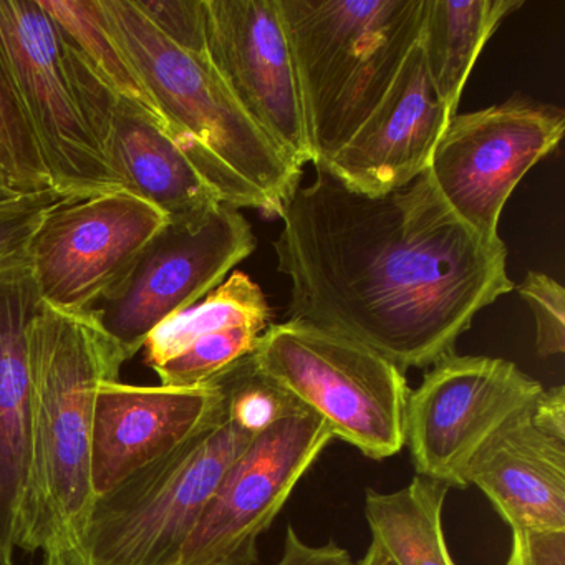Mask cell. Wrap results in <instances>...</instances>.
I'll return each mask as SVG.
<instances>
[{
  "label": "cell",
  "mask_w": 565,
  "mask_h": 565,
  "mask_svg": "<svg viewBox=\"0 0 565 565\" xmlns=\"http://www.w3.org/2000/svg\"><path fill=\"white\" fill-rule=\"evenodd\" d=\"M0 177L12 193L52 190L34 131L25 117L21 98L8 65L0 55Z\"/></svg>",
  "instance_id": "obj_23"
},
{
  "label": "cell",
  "mask_w": 565,
  "mask_h": 565,
  "mask_svg": "<svg viewBox=\"0 0 565 565\" xmlns=\"http://www.w3.org/2000/svg\"><path fill=\"white\" fill-rule=\"evenodd\" d=\"M226 395L227 416L250 435H259L299 403L260 375L250 356L216 379Z\"/></svg>",
  "instance_id": "obj_25"
},
{
  "label": "cell",
  "mask_w": 565,
  "mask_h": 565,
  "mask_svg": "<svg viewBox=\"0 0 565 565\" xmlns=\"http://www.w3.org/2000/svg\"><path fill=\"white\" fill-rule=\"evenodd\" d=\"M0 55L34 131L52 190L64 198L120 191L85 120L74 52L39 0H0Z\"/></svg>",
  "instance_id": "obj_7"
},
{
  "label": "cell",
  "mask_w": 565,
  "mask_h": 565,
  "mask_svg": "<svg viewBox=\"0 0 565 565\" xmlns=\"http://www.w3.org/2000/svg\"><path fill=\"white\" fill-rule=\"evenodd\" d=\"M564 131V108L518 94L492 107L456 114L428 173L452 214L495 243L509 198L539 161L557 150Z\"/></svg>",
  "instance_id": "obj_9"
},
{
  "label": "cell",
  "mask_w": 565,
  "mask_h": 565,
  "mask_svg": "<svg viewBox=\"0 0 565 565\" xmlns=\"http://www.w3.org/2000/svg\"><path fill=\"white\" fill-rule=\"evenodd\" d=\"M64 196L54 190L0 201V274L25 267L29 247L49 210Z\"/></svg>",
  "instance_id": "obj_26"
},
{
  "label": "cell",
  "mask_w": 565,
  "mask_h": 565,
  "mask_svg": "<svg viewBox=\"0 0 565 565\" xmlns=\"http://www.w3.org/2000/svg\"><path fill=\"white\" fill-rule=\"evenodd\" d=\"M207 58L250 120L297 167L313 163L279 0H204Z\"/></svg>",
  "instance_id": "obj_13"
},
{
  "label": "cell",
  "mask_w": 565,
  "mask_h": 565,
  "mask_svg": "<svg viewBox=\"0 0 565 565\" xmlns=\"http://www.w3.org/2000/svg\"><path fill=\"white\" fill-rule=\"evenodd\" d=\"M14 196H18V194L12 193V191L9 190L8 184H6V181L0 177V201L9 200V198Z\"/></svg>",
  "instance_id": "obj_33"
},
{
  "label": "cell",
  "mask_w": 565,
  "mask_h": 565,
  "mask_svg": "<svg viewBox=\"0 0 565 565\" xmlns=\"http://www.w3.org/2000/svg\"><path fill=\"white\" fill-rule=\"evenodd\" d=\"M167 217L125 193L64 198L47 211L29 247V269L42 302L90 312L117 289Z\"/></svg>",
  "instance_id": "obj_12"
},
{
  "label": "cell",
  "mask_w": 565,
  "mask_h": 565,
  "mask_svg": "<svg viewBox=\"0 0 565 565\" xmlns=\"http://www.w3.org/2000/svg\"><path fill=\"white\" fill-rule=\"evenodd\" d=\"M270 320L273 309L266 294L246 273L234 270L213 292L164 320L148 335L145 363L151 370L158 369L200 337L239 326L266 330Z\"/></svg>",
  "instance_id": "obj_21"
},
{
  "label": "cell",
  "mask_w": 565,
  "mask_h": 565,
  "mask_svg": "<svg viewBox=\"0 0 565 565\" xmlns=\"http://www.w3.org/2000/svg\"><path fill=\"white\" fill-rule=\"evenodd\" d=\"M274 565H312L302 554L296 551H284L279 561Z\"/></svg>",
  "instance_id": "obj_32"
},
{
  "label": "cell",
  "mask_w": 565,
  "mask_h": 565,
  "mask_svg": "<svg viewBox=\"0 0 565 565\" xmlns=\"http://www.w3.org/2000/svg\"><path fill=\"white\" fill-rule=\"evenodd\" d=\"M355 565H396V562L375 542H370L365 555Z\"/></svg>",
  "instance_id": "obj_31"
},
{
  "label": "cell",
  "mask_w": 565,
  "mask_h": 565,
  "mask_svg": "<svg viewBox=\"0 0 565 565\" xmlns=\"http://www.w3.org/2000/svg\"><path fill=\"white\" fill-rule=\"evenodd\" d=\"M332 439L327 423L300 403L254 436L224 475L178 565H256L260 535Z\"/></svg>",
  "instance_id": "obj_11"
},
{
  "label": "cell",
  "mask_w": 565,
  "mask_h": 565,
  "mask_svg": "<svg viewBox=\"0 0 565 565\" xmlns=\"http://www.w3.org/2000/svg\"><path fill=\"white\" fill-rule=\"evenodd\" d=\"M297 188L274 241L289 319L355 340L398 366L456 353L481 310L514 290L508 247L452 214L428 171L392 193L349 190L323 164Z\"/></svg>",
  "instance_id": "obj_1"
},
{
  "label": "cell",
  "mask_w": 565,
  "mask_h": 565,
  "mask_svg": "<svg viewBox=\"0 0 565 565\" xmlns=\"http://www.w3.org/2000/svg\"><path fill=\"white\" fill-rule=\"evenodd\" d=\"M532 423L542 431L565 441V388L552 386L541 393L531 409Z\"/></svg>",
  "instance_id": "obj_30"
},
{
  "label": "cell",
  "mask_w": 565,
  "mask_h": 565,
  "mask_svg": "<svg viewBox=\"0 0 565 565\" xmlns=\"http://www.w3.org/2000/svg\"><path fill=\"white\" fill-rule=\"evenodd\" d=\"M67 44L121 100L137 105L163 125L153 98L108 29L100 0H39Z\"/></svg>",
  "instance_id": "obj_22"
},
{
  "label": "cell",
  "mask_w": 565,
  "mask_h": 565,
  "mask_svg": "<svg viewBox=\"0 0 565 565\" xmlns=\"http://www.w3.org/2000/svg\"><path fill=\"white\" fill-rule=\"evenodd\" d=\"M226 415V395L217 380L194 388L102 383L92 431L95 495L107 494Z\"/></svg>",
  "instance_id": "obj_14"
},
{
  "label": "cell",
  "mask_w": 565,
  "mask_h": 565,
  "mask_svg": "<svg viewBox=\"0 0 565 565\" xmlns=\"http://www.w3.org/2000/svg\"><path fill=\"white\" fill-rule=\"evenodd\" d=\"M250 363L366 458L382 461L405 446L408 382L375 350L289 319L264 330Z\"/></svg>",
  "instance_id": "obj_5"
},
{
  "label": "cell",
  "mask_w": 565,
  "mask_h": 565,
  "mask_svg": "<svg viewBox=\"0 0 565 565\" xmlns=\"http://www.w3.org/2000/svg\"><path fill=\"white\" fill-rule=\"evenodd\" d=\"M534 316L535 349L542 359L565 352V289L561 282L531 270L514 287Z\"/></svg>",
  "instance_id": "obj_27"
},
{
  "label": "cell",
  "mask_w": 565,
  "mask_h": 565,
  "mask_svg": "<svg viewBox=\"0 0 565 565\" xmlns=\"http://www.w3.org/2000/svg\"><path fill=\"white\" fill-rule=\"evenodd\" d=\"M505 565H565V531H512Z\"/></svg>",
  "instance_id": "obj_29"
},
{
  "label": "cell",
  "mask_w": 565,
  "mask_h": 565,
  "mask_svg": "<svg viewBox=\"0 0 565 565\" xmlns=\"http://www.w3.org/2000/svg\"><path fill=\"white\" fill-rule=\"evenodd\" d=\"M108 29L153 98L164 128L234 210L280 217L302 168L250 120L210 58L174 47L131 0H100Z\"/></svg>",
  "instance_id": "obj_3"
},
{
  "label": "cell",
  "mask_w": 565,
  "mask_h": 565,
  "mask_svg": "<svg viewBox=\"0 0 565 565\" xmlns=\"http://www.w3.org/2000/svg\"><path fill=\"white\" fill-rule=\"evenodd\" d=\"M42 303L29 266L0 274V565H15L29 459V335Z\"/></svg>",
  "instance_id": "obj_17"
},
{
  "label": "cell",
  "mask_w": 565,
  "mask_h": 565,
  "mask_svg": "<svg viewBox=\"0 0 565 565\" xmlns=\"http://www.w3.org/2000/svg\"><path fill=\"white\" fill-rule=\"evenodd\" d=\"M118 188L157 207L168 221H190L221 206V198L167 128L130 102H111L94 128Z\"/></svg>",
  "instance_id": "obj_16"
},
{
  "label": "cell",
  "mask_w": 565,
  "mask_h": 565,
  "mask_svg": "<svg viewBox=\"0 0 565 565\" xmlns=\"http://www.w3.org/2000/svg\"><path fill=\"white\" fill-rule=\"evenodd\" d=\"M131 4L174 47L207 57L204 0H131Z\"/></svg>",
  "instance_id": "obj_28"
},
{
  "label": "cell",
  "mask_w": 565,
  "mask_h": 565,
  "mask_svg": "<svg viewBox=\"0 0 565 565\" xmlns=\"http://www.w3.org/2000/svg\"><path fill=\"white\" fill-rule=\"evenodd\" d=\"M542 392L541 382L509 360L458 353L439 360L406 403L405 445L416 472L468 488L469 465L482 446Z\"/></svg>",
  "instance_id": "obj_10"
},
{
  "label": "cell",
  "mask_w": 565,
  "mask_h": 565,
  "mask_svg": "<svg viewBox=\"0 0 565 565\" xmlns=\"http://www.w3.org/2000/svg\"><path fill=\"white\" fill-rule=\"evenodd\" d=\"M254 436L226 415L97 498L85 564L178 565L224 475Z\"/></svg>",
  "instance_id": "obj_6"
},
{
  "label": "cell",
  "mask_w": 565,
  "mask_h": 565,
  "mask_svg": "<svg viewBox=\"0 0 565 565\" xmlns=\"http://www.w3.org/2000/svg\"><path fill=\"white\" fill-rule=\"evenodd\" d=\"M313 163L375 110L419 42L426 0H279Z\"/></svg>",
  "instance_id": "obj_4"
},
{
  "label": "cell",
  "mask_w": 565,
  "mask_h": 565,
  "mask_svg": "<svg viewBox=\"0 0 565 565\" xmlns=\"http://www.w3.org/2000/svg\"><path fill=\"white\" fill-rule=\"evenodd\" d=\"M451 118L418 42L362 127L329 161L317 164L356 193L380 196L402 190L429 170Z\"/></svg>",
  "instance_id": "obj_15"
},
{
  "label": "cell",
  "mask_w": 565,
  "mask_h": 565,
  "mask_svg": "<svg viewBox=\"0 0 565 565\" xmlns=\"http://www.w3.org/2000/svg\"><path fill=\"white\" fill-rule=\"evenodd\" d=\"M531 409L482 446L466 479L512 531H565V441L539 429Z\"/></svg>",
  "instance_id": "obj_18"
},
{
  "label": "cell",
  "mask_w": 565,
  "mask_h": 565,
  "mask_svg": "<svg viewBox=\"0 0 565 565\" xmlns=\"http://www.w3.org/2000/svg\"><path fill=\"white\" fill-rule=\"evenodd\" d=\"M522 6V0H426L419 47L436 95L452 117L482 49Z\"/></svg>",
  "instance_id": "obj_19"
},
{
  "label": "cell",
  "mask_w": 565,
  "mask_h": 565,
  "mask_svg": "<svg viewBox=\"0 0 565 565\" xmlns=\"http://www.w3.org/2000/svg\"><path fill=\"white\" fill-rule=\"evenodd\" d=\"M263 332L257 327L239 326L207 333L153 372L164 386L194 388L207 385L253 355Z\"/></svg>",
  "instance_id": "obj_24"
},
{
  "label": "cell",
  "mask_w": 565,
  "mask_h": 565,
  "mask_svg": "<svg viewBox=\"0 0 565 565\" xmlns=\"http://www.w3.org/2000/svg\"><path fill=\"white\" fill-rule=\"evenodd\" d=\"M31 416L18 548L44 565H87L84 544L97 495L92 431L98 386L120 380L124 350L92 312L42 303L29 335Z\"/></svg>",
  "instance_id": "obj_2"
},
{
  "label": "cell",
  "mask_w": 565,
  "mask_h": 565,
  "mask_svg": "<svg viewBox=\"0 0 565 565\" xmlns=\"http://www.w3.org/2000/svg\"><path fill=\"white\" fill-rule=\"evenodd\" d=\"M256 244L249 221L224 204L196 220L168 221L92 316L134 359L160 323L213 292Z\"/></svg>",
  "instance_id": "obj_8"
},
{
  "label": "cell",
  "mask_w": 565,
  "mask_h": 565,
  "mask_svg": "<svg viewBox=\"0 0 565 565\" xmlns=\"http://www.w3.org/2000/svg\"><path fill=\"white\" fill-rule=\"evenodd\" d=\"M448 486L416 475L393 492L366 489L365 519L372 541L396 565H456L443 531Z\"/></svg>",
  "instance_id": "obj_20"
}]
</instances>
